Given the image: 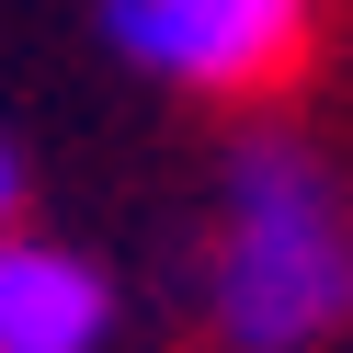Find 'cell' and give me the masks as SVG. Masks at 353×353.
<instances>
[{
  "instance_id": "cell-3",
  "label": "cell",
  "mask_w": 353,
  "mask_h": 353,
  "mask_svg": "<svg viewBox=\"0 0 353 353\" xmlns=\"http://www.w3.org/2000/svg\"><path fill=\"white\" fill-rule=\"evenodd\" d=\"M114 296L80 251H46V239H0V353H92Z\"/></svg>"
},
{
  "instance_id": "cell-4",
  "label": "cell",
  "mask_w": 353,
  "mask_h": 353,
  "mask_svg": "<svg viewBox=\"0 0 353 353\" xmlns=\"http://www.w3.org/2000/svg\"><path fill=\"white\" fill-rule=\"evenodd\" d=\"M12 194H23V171H12V148H0V228H12Z\"/></svg>"
},
{
  "instance_id": "cell-2",
  "label": "cell",
  "mask_w": 353,
  "mask_h": 353,
  "mask_svg": "<svg viewBox=\"0 0 353 353\" xmlns=\"http://www.w3.org/2000/svg\"><path fill=\"white\" fill-rule=\"evenodd\" d=\"M103 23L183 92H274L307 57V0H103Z\"/></svg>"
},
{
  "instance_id": "cell-1",
  "label": "cell",
  "mask_w": 353,
  "mask_h": 353,
  "mask_svg": "<svg viewBox=\"0 0 353 353\" xmlns=\"http://www.w3.org/2000/svg\"><path fill=\"white\" fill-rule=\"evenodd\" d=\"M205 307L228 353H307L353 319V216L296 137H239L205 251Z\"/></svg>"
}]
</instances>
